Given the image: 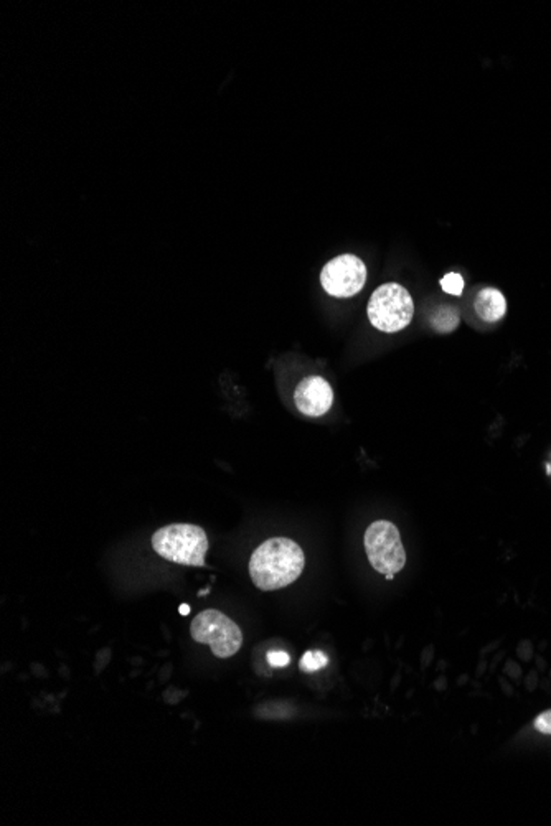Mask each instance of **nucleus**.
I'll return each mask as SVG.
<instances>
[{
	"mask_svg": "<svg viewBox=\"0 0 551 826\" xmlns=\"http://www.w3.org/2000/svg\"><path fill=\"white\" fill-rule=\"evenodd\" d=\"M306 565L304 551L290 538L264 541L250 559V576L261 591H276L299 579Z\"/></svg>",
	"mask_w": 551,
	"mask_h": 826,
	"instance_id": "obj_1",
	"label": "nucleus"
},
{
	"mask_svg": "<svg viewBox=\"0 0 551 826\" xmlns=\"http://www.w3.org/2000/svg\"><path fill=\"white\" fill-rule=\"evenodd\" d=\"M152 548L159 556L185 566H205L208 536L196 525L176 523L157 529L152 536Z\"/></svg>",
	"mask_w": 551,
	"mask_h": 826,
	"instance_id": "obj_2",
	"label": "nucleus"
},
{
	"mask_svg": "<svg viewBox=\"0 0 551 826\" xmlns=\"http://www.w3.org/2000/svg\"><path fill=\"white\" fill-rule=\"evenodd\" d=\"M414 304L406 289L388 282L375 290L368 302V318L375 328L386 334L400 332L412 324Z\"/></svg>",
	"mask_w": 551,
	"mask_h": 826,
	"instance_id": "obj_3",
	"label": "nucleus"
},
{
	"mask_svg": "<svg viewBox=\"0 0 551 826\" xmlns=\"http://www.w3.org/2000/svg\"><path fill=\"white\" fill-rule=\"evenodd\" d=\"M192 639L206 643L218 659H230L243 645V633L236 623L215 609L198 613L190 625Z\"/></svg>",
	"mask_w": 551,
	"mask_h": 826,
	"instance_id": "obj_4",
	"label": "nucleus"
},
{
	"mask_svg": "<svg viewBox=\"0 0 551 826\" xmlns=\"http://www.w3.org/2000/svg\"><path fill=\"white\" fill-rule=\"evenodd\" d=\"M365 551L376 573L396 574L406 565L400 531L392 521L372 523L365 533Z\"/></svg>",
	"mask_w": 551,
	"mask_h": 826,
	"instance_id": "obj_5",
	"label": "nucleus"
},
{
	"mask_svg": "<svg viewBox=\"0 0 551 826\" xmlns=\"http://www.w3.org/2000/svg\"><path fill=\"white\" fill-rule=\"evenodd\" d=\"M366 266L354 254H342L328 261L320 272V284L332 298H352L364 289Z\"/></svg>",
	"mask_w": 551,
	"mask_h": 826,
	"instance_id": "obj_6",
	"label": "nucleus"
},
{
	"mask_svg": "<svg viewBox=\"0 0 551 826\" xmlns=\"http://www.w3.org/2000/svg\"><path fill=\"white\" fill-rule=\"evenodd\" d=\"M294 403L302 414L318 418L332 408L334 391L328 380H324L322 376H308L306 380L300 381L299 386L296 388Z\"/></svg>",
	"mask_w": 551,
	"mask_h": 826,
	"instance_id": "obj_7",
	"label": "nucleus"
},
{
	"mask_svg": "<svg viewBox=\"0 0 551 826\" xmlns=\"http://www.w3.org/2000/svg\"><path fill=\"white\" fill-rule=\"evenodd\" d=\"M474 309L482 320L499 322L507 314V300L499 289L487 288L477 294Z\"/></svg>",
	"mask_w": 551,
	"mask_h": 826,
	"instance_id": "obj_8",
	"label": "nucleus"
},
{
	"mask_svg": "<svg viewBox=\"0 0 551 826\" xmlns=\"http://www.w3.org/2000/svg\"><path fill=\"white\" fill-rule=\"evenodd\" d=\"M459 312L454 307H441L432 316V327L441 334H451L459 327Z\"/></svg>",
	"mask_w": 551,
	"mask_h": 826,
	"instance_id": "obj_9",
	"label": "nucleus"
},
{
	"mask_svg": "<svg viewBox=\"0 0 551 826\" xmlns=\"http://www.w3.org/2000/svg\"><path fill=\"white\" fill-rule=\"evenodd\" d=\"M328 663V655L324 651L309 650L300 659L299 667L304 673H314V671H318V669H326Z\"/></svg>",
	"mask_w": 551,
	"mask_h": 826,
	"instance_id": "obj_10",
	"label": "nucleus"
},
{
	"mask_svg": "<svg viewBox=\"0 0 551 826\" xmlns=\"http://www.w3.org/2000/svg\"><path fill=\"white\" fill-rule=\"evenodd\" d=\"M441 288L451 296H461L464 290V279L458 272H449L441 279Z\"/></svg>",
	"mask_w": 551,
	"mask_h": 826,
	"instance_id": "obj_11",
	"label": "nucleus"
},
{
	"mask_svg": "<svg viewBox=\"0 0 551 826\" xmlns=\"http://www.w3.org/2000/svg\"><path fill=\"white\" fill-rule=\"evenodd\" d=\"M268 661L271 667H276V669H284L288 667L290 663V657L282 650H272L268 653Z\"/></svg>",
	"mask_w": 551,
	"mask_h": 826,
	"instance_id": "obj_12",
	"label": "nucleus"
},
{
	"mask_svg": "<svg viewBox=\"0 0 551 826\" xmlns=\"http://www.w3.org/2000/svg\"><path fill=\"white\" fill-rule=\"evenodd\" d=\"M535 727H537L538 733L551 736V709L550 711H545L535 719Z\"/></svg>",
	"mask_w": 551,
	"mask_h": 826,
	"instance_id": "obj_13",
	"label": "nucleus"
},
{
	"mask_svg": "<svg viewBox=\"0 0 551 826\" xmlns=\"http://www.w3.org/2000/svg\"><path fill=\"white\" fill-rule=\"evenodd\" d=\"M178 612H180V615H188V613H190V605H188V603L180 605V607H178Z\"/></svg>",
	"mask_w": 551,
	"mask_h": 826,
	"instance_id": "obj_14",
	"label": "nucleus"
},
{
	"mask_svg": "<svg viewBox=\"0 0 551 826\" xmlns=\"http://www.w3.org/2000/svg\"><path fill=\"white\" fill-rule=\"evenodd\" d=\"M385 577H386V579H388V581H392L393 577H394V574H386V576H385Z\"/></svg>",
	"mask_w": 551,
	"mask_h": 826,
	"instance_id": "obj_15",
	"label": "nucleus"
}]
</instances>
